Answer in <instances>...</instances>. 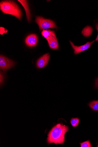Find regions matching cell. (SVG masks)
Listing matches in <instances>:
<instances>
[{
  "label": "cell",
  "mask_w": 98,
  "mask_h": 147,
  "mask_svg": "<svg viewBox=\"0 0 98 147\" xmlns=\"http://www.w3.org/2000/svg\"><path fill=\"white\" fill-rule=\"evenodd\" d=\"M68 130V127L63 124L59 123L55 125L49 133L47 143H54L56 144H63L65 135Z\"/></svg>",
  "instance_id": "obj_1"
},
{
  "label": "cell",
  "mask_w": 98,
  "mask_h": 147,
  "mask_svg": "<svg viewBox=\"0 0 98 147\" xmlns=\"http://www.w3.org/2000/svg\"><path fill=\"white\" fill-rule=\"evenodd\" d=\"M94 42L95 41L91 42H88L84 45L78 47L75 45L72 42L70 41L71 45L74 50V54L75 55H78L89 49Z\"/></svg>",
  "instance_id": "obj_5"
},
{
  "label": "cell",
  "mask_w": 98,
  "mask_h": 147,
  "mask_svg": "<svg viewBox=\"0 0 98 147\" xmlns=\"http://www.w3.org/2000/svg\"><path fill=\"white\" fill-rule=\"evenodd\" d=\"M81 147H91L92 145L90 140H88L85 142L80 143Z\"/></svg>",
  "instance_id": "obj_14"
},
{
  "label": "cell",
  "mask_w": 98,
  "mask_h": 147,
  "mask_svg": "<svg viewBox=\"0 0 98 147\" xmlns=\"http://www.w3.org/2000/svg\"><path fill=\"white\" fill-rule=\"evenodd\" d=\"M0 76H1V80H0V81H1V85L2 84H3V83L4 80L5 79V73L2 72V71H1V73H0Z\"/></svg>",
  "instance_id": "obj_15"
},
{
  "label": "cell",
  "mask_w": 98,
  "mask_h": 147,
  "mask_svg": "<svg viewBox=\"0 0 98 147\" xmlns=\"http://www.w3.org/2000/svg\"><path fill=\"white\" fill-rule=\"evenodd\" d=\"M35 22L39 26L40 30H47L50 28H58L54 21L49 19H45L42 17H36Z\"/></svg>",
  "instance_id": "obj_3"
},
{
  "label": "cell",
  "mask_w": 98,
  "mask_h": 147,
  "mask_svg": "<svg viewBox=\"0 0 98 147\" xmlns=\"http://www.w3.org/2000/svg\"><path fill=\"white\" fill-rule=\"evenodd\" d=\"M38 42V38L37 35L32 34L28 36L25 40L26 45L29 47H35Z\"/></svg>",
  "instance_id": "obj_7"
},
{
  "label": "cell",
  "mask_w": 98,
  "mask_h": 147,
  "mask_svg": "<svg viewBox=\"0 0 98 147\" xmlns=\"http://www.w3.org/2000/svg\"><path fill=\"white\" fill-rule=\"evenodd\" d=\"M0 9L4 14L12 15L21 20L22 12L18 5L14 2L3 1L0 3Z\"/></svg>",
  "instance_id": "obj_2"
},
{
  "label": "cell",
  "mask_w": 98,
  "mask_h": 147,
  "mask_svg": "<svg viewBox=\"0 0 98 147\" xmlns=\"http://www.w3.org/2000/svg\"><path fill=\"white\" fill-rule=\"evenodd\" d=\"M15 62L8 58L2 55L0 56V68L3 71L12 68L15 64Z\"/></svg>",
  "instance_id": "obj_4"
},
{
  "label": "cell",
  "mask_w": 98,
  "mask_h": 147,
  "mask_svg": "<svg viewBox=\"0 0 98 147\" xmlns=\"http://www.w3.org/2000/svg\"><path fill=\"white\" fill-rule=\"evenodd\" d=\"M96 28L98 34L97 38L95 39V41H96L97 42H98V24H96Z\"/></svg>",
  "instance_id": "obj_17"
},
{
  "label": "cell",
  "mask_w": 98,
  "mask_h": 147,
  "mask_svg": "<svg viewBox=\"0 0 98 147\" xmlns=\"http://www.w3.org/2000/svg\"><path fill=\"white\" fill-rule=\"evenodd\" d=\"M79 121L80 119L78 118H72L71 120L70 123L73 127H76L78 126Z\"/></svg>",
  "instance_id": "obj_13"
},
{
  "label": "cell",
  "mask_w": 98,
  "mask_h": 147,
  "mask_svg": "<svg viewBox=\"0 0 98 147\" xmlns=\"http://www.w3.org/2000/svg\"><path fill=\"white\" fill-rule=\"evenodd\" d=\"M50 55L47 53L41 57L37 61L36 63L37 68L38 69H42L47 65L49 61Z\"/></svg>",
  "instance_id": "obj_6"
},
{
  "label": "cell",
  "mask_w": 98,
  "mask_h": 147,
  "mask_svg": "<svg viewBox=\"0 0 98 147\" xmlns=\"http://www.w3.org/2000/svg\"><path fill=\"white\" fill-rule=\"evenodd\" d=\"M50 48L53 50H58L59 45L56 37L50 39L47 41Z\"/></svg>",
  "instance_id": "obj_9"
},
{
  "label": "cell",
  "mask_w": 98,
  "mask_h": 147,
  "mask_svg": "<svg viewBox=\"0 0 98 147\" xmlns=\"http://www.w3.org/2000/svg\"><path fill=\"white\" fill-rule=\"evenodd\" d=\"M95 87L96 89H98V77L95 80Z\"/></svg>",
  "instance_id": "obj_16"
},
{
  "label": "cell",
  "mask_w": 98,
  "mask_h": 147,
  "mask_svg": "<svg viewBox=\"0 0 98 147\" xmlns=\"http://www.w3.org/2000/svg\"><path fill=\"white\" fill-rule=\"evenodd\" d=\"M42 36L44 37L47 40L56 37L54 32L50 30H44L41 32Z\"/></svg>",
  "instance_id": "obj_10"
},
{
  "label": "cell",
  "mask_w": 98,
  "mask_h": 147,
  "mask_svg": "<svg viewBox=\"0 0 98 147\" xmlns=\"http://www.w3.org/2000/svg\"><path fill=\"white\" fill-rule=\"evenodd\" d=\"M18 1L21 4L24 9L27 21L28 22H30L31 20V14L27 1L24 0H18Z\"/></svg>",
  "instance_id": "obj_8"
},
{
  "label": "cell",
  "mask_w": 98,
  "mask_h": 147,
  "mask_svg": "<svg viewBox=\"0 0 98 147\" xmlns=\"http://www.w3.org/2000/svg\"><path fill=\"white\" fill-rule=\"evenodd\" d=\"M89 105L93 111H98V100L91 102L89 103Z\"/></svg>",
  "instance_id": "obj_12"
},
{
  "label": "cell",
  "mask_w": 98,
  "mask_h": 147,
  "mask_svg": "<svg viewBox=\"0 0 98 147\" xmlns=\"http://www.w3.org/2000/svg\"><path fill=\"white\" fill-rule=\"evenodd\" d=\"M93 29L91 26H88L84 28L82 32V34L84 36L89 37L92 34Z\"/></svg>",
  "instance_id": "obj_11"
}]
</instances>
